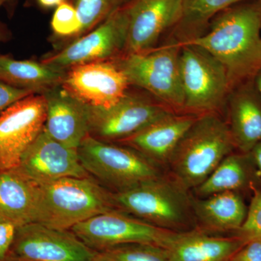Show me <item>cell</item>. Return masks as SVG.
<instances>
[{
	"label": "cell",
	"instance_id": "d6986e66",
	"mask_svg": "<svg viewBox=\"0 0 261 261\" xmlns=\"http://www.w3.org/2000/svg\"><path fill=\"white\" fill-rule=\"evenodd\" d=\"M39 185L17 168L0 171V219L17 228L35 222Z\"/></svg>",
	"mask_w": 261,
	"mask_h": 261
},
{
	"label": "cell",
	"instance_id": "603a6c76",
	"mask_svg": "<svg viewBox=\"0 0 261 261\" xmlns=\"http://www.w3.org/2000/svg\"><path fill=\"white\" fill-rule=\"evenodd\" d=\"M247 0H183V14L174 27L178 42L190 40L202 35L216 15Z\"/></svg>",
	"mask_w": 261,
	"mask_h": 261
},
{
	"label": "cell",
	"instance_id": "6da1fadb",
	"mask_svg": "<svg viewBox=\"0 0 261 261\" xmlns=\"http://www.w3.org/2000/svg\"><path fill=\"white\" fill-rule=\"evenodd\" d=\"M209 25L208 32L181 43L210 53L224 67L232 87L253 79L261 69V0L233 5Z\"/></svg>",
	"mask_w": 261,
	"mask_h": 261
},
{
	"label": "cell",
	"instance_id": "5b68a950",
	"mask_svg": "<svg viewBox=\"0 0 261 261\" xmlns=\"http://www.w3.org/2000/svg\"><path fill=\"white\" fill-rule=\"evenodd\" d=\"M180 51L177 41L145 53L123 54L112 61L130 86L145 89L171 107L183 109Z\"/></svg>",
	"mask_w": 261,
	"mask_h": 261
},
{
	"label": "cell",
	"instance_id": "277c9868",
	"mask_svg": "<svg viewBox=\"0 0 261 261\" xmlns=\"http://www.w3.org/2000/svg\"><path fill=\"white\" fill-rule=\"evenodd\" d=\"M77 152L87 172L103 187L114 190L113 192L161 177L152 161L127 146L87 135Z\"/></svg>",
	"mask_w": 261,
	"mask_h": 261
},
{
	"label": "cell",
	"instance_id": "e0dca14e",
	"mask_svg": "<svg viewBox=\"0 0 261 261\" xmlns=\"http://www.w3.org/2000/svg\"><path fill=\"white\" fill-rule=\"evenodd\" d=\"M197 118L169 111L117 144L138 151L152 162H168L180 140Z\"/></svg>",
	"mask_w": 261,
	"mask_h": 261
},
{
	"label": "cell",
	"instance_id": "ac0fdd59",
	"mask_svg": "<svg viewBox=\"0 0 261 261\" xmlns=\"http://www.w3.org/2000/svg\"><path fill=\"white\" fill-rule=\"evenodd\" d=\"M229 119L235 147L250 153L261 142V100L254 83L244 84L231 94Z\"/></svg>",
	"mask_w": 261,
	"mask_h": 261
},
{
	"label": "cell",
	"instance_id": "d590c367",
	"mask_svg": "<svg viewBox=\"0 0 261 261\" xmlns=\"http://www.w3.org/2000/svg\"><path fill=\"white\" fill-rule=\"evenodd\" d=\"M16 0H7V4H8L11 6L12 5L14 4Z\"/></svg>",
	"mask_w": 261,
	"mask_h": 261
},
{
	"label": "cell",
	"instance_id": "d6a6232c",
	"mask_svg": "<svg viewBox=\"0 0 261 261\" xmlns=\"http://www.w3.org/2000/svg\"><path fill=\"white\" fill-rule=\"evenodd\" d=\"M68 0H37L38 3L44 8H58Z\"/></svg>",
	"mask_w": 261,
	"mask_h": 261
},
{
	"label": "cell",
	"instance_id": "8fae6325",
	"mask_svg": "<svg viewBox=\"0 0 261 261\" xmlns=\"http://www.w3.org/2000/svg\"><path fill=\"white\" fill-rule=\"evenodd\" d=\"M94 252L70 230L31 223L17 228L6 257L22 261H89Z\"/></svg>",
	"mask_w": 261,
	"mask_h": 261
},
{
	"label": "cell",
	"instance_id": "7402d4cb",
	"mask_svg": "<svg viewBox=\"0 0 261 261\" xmlns=\"http://www.w3.org/2000/svg\"><path fill=\"white\" fill-rule=\"evenodd\" d=\"M196 216L208 231H233L243 225L247 209L235 191L220 192L193 202Z\"/></svg>",
	"mask_w": 261,
	"mask_h": 261
},
{
	"label": "cell",
	"instance_id": "5bb4252c",
	"mask_svg": "<svg viewBox=\"0 0 261 261\" xmlns=\"http://www.w3.org/2000/svg\"><path fill=\"white\" fill-rule=\"evenodd\" d=\"M126 8L124 54L142 53L153 49L163 33L177 25L183 14V0H130Z\"/></svg>",
	"mask_w": 261,
	"mask_h": 261
},
{
	"label": "cell",
	"instance_id": "4316f807",
	"mask_svg": "<svg viewBox=\"0 0 261 261\" xmlns=\"http://www.w3.org/2000/svg\"><path fill=\"white\" fill-rule=\"evenodd\" d=\"M252 196L246 218L243 225L232 232V237L245 243L252 240H261V190L250 184Z\"/></svg>",
	"mask_w": 261,
	"mask_h": 261
},
{
	"label": "cell",
	"instance_id": "cb8c5ba5",
	"mask_svg": "<svg viewBox=\"0 0 261 261\" xmlns=\"http://www.w3.org/2000/svg\"><path fill=\"white\" fill-rule=\"evenodd\" d=\"M248 182L245 159L238 154H228L205 181L195 190L197 195L206 197L214 194L236 191Z\"/></svg>",
	"mask_w": 261,
	"mask_h": 261
},
{
	"label": "cell",
	"instance_id": "ba28073f",
	"mask_svg": "<svg viewBox=\"0 0 261 261\" xmlns=\"http://www.w3.org/2000/svg\"><path fill=\"white\" fill-rule=\"evenodd\" d=\"M180 69L185 103L191 113H214L232 87L223 65L202 48L179 42Z\"/></svg>",
	"mask_w": 261,
	"mask_h": 261
},
{
	"label": "cell",
	"instance_id": "3957f363",
	"mask_svg": "<svg viewBox=\"0 0 261 261\" xmlns=\"http://www.w3.org/2000/svg\"><path fill=\"white\" fill-rule=\"evenodd\" d=\"M234 147L228 123L215 113L197 116L168 161L175 182L185 190L195 189Z\"/></svg>",
	"mask_w": 261,
	"mask_h": 261
},
{
	"label": "cell",
	"instance_id": "8d00e7d4",
	"mask_svg": "<svg viewBox=\"0 0 261 261\" xmlns=\"http://www.w3.org/2000/svg\"><path fill=\"white\" fill-rule=\"evenodd\" d=\"M6 3L7 0H0V8H1V7Z\"/></svg>",
	"mask_w": 261,
	"mask_h": 261
},
{
	"label": "cell",
	"instance_id": "836d02e7",
	"mask_svg": "<svg viewBox=\"0 0 261 261\" xmlns=\"http://www.w3.org/2000/svg\"><path fill=\"white\" fill-rule=\"evenodd\" d=\"M253 81L254 86H255V89H256L261 100V69L254 76Z\"/></svg>",
	"mask_w": 261,
	"mask_h": 261
},
{
	"label": "cell",
	"instance_id": "9c48e42d",
	"mask_svg": "<svg viewBox=\"0 0 261 261\" xmlns=\"http://www.w3.org/2000/svg\"><path fill=\"white\" fill-rule=\"evenodd\" d=\"M126 6L66 47L43 58L41 62L66 71L75 65L111 61L119 58L126 49L128 29Z\"/></svg>",
	"mask_w": 261,
	"mask_h": 261
},
{
	"label": "cell",
	"instance_id": "30bf717a",
	"mask_svg": "<svg viewBox=\"0 0 261 261\" xmlns=\"http://www.w3.org/2000/svg\"><path fill=\"white\" fill-rule=\"evenodd\" d=\"M42 94H32L0 113V171L17 168L45 125Z\"/></svg>",
	"mask_w": 261,
	"mask_h": 261
},
{
	"label": "cell",
	"instance_id": "7c38bea8",
	"mask_svg": "<svg viewBox=\"0 0 261 261\" xmlns=\"http://www.w3.org/2000/svg\"><path fill=\"white\" fill-rule=\"evenodd\" d=\"M87 108L89 135L113 143L135 135L171 111L162 105L128 92L112 107Z\"/></svg>",
	"mask_w": 261,
	"mask_h": 261
},
{
	"label": "cell",
	"instance_id": "52a82bcc",
	"mask_svg": "<svg viewBox=\"0 0 261 261\" xmlns=\"http://www.w3.org/2000/svg\"><path fill=\"white\" fill-rule=\"evenodd\" d=\"M185 191L176 182L160 177L112 195L118 211L159 227L179 231L188 213Z\"/></svg>",
	"mask_w": 261,
	"mask_h": 261
},
{
	"label": "cell",
	"instance_id": "ffe728a7",
	"mask_svg": "<svg viewBox=\"0 0 261 261\" xmlns=\"http://www.w3.org/2000/svg\"><path fill=\"white\" fill-rule=\"evenodd\" d=\"M235 238L209 235L203 230L184 231L171 247V261H230L245 245Z\"/></svg>",
	"mask_w": 261,
	"mask_h": 261
},
{
	"label": "cell",
	"instance_id": "8992f818",
	"mask_svg": "<svg viewBox=\"0 0 261 261\" xmlns=\"http://www.w3.org/2000/svg\"><path fill=\"white\" fill-rule=\"evenodd\" d=\"M70 231L94 251L126 244H145L171 250L184 232L159 227L118 210L90 218Z\"/></svg>",
	"mask_w": 261,
	"mask_h": 261
},
{
	"label": "cell",
	"instance_id": "7a4b0ae2",
	"mask_svg": "<svg viewBox=\"0 0 261 261\" xmlns=\"http://www.w3.org/2000/svg\"><path fill=\"white\" fill-rule=\"evenodd\" d=\"M118 210L112 192L94 178L66 177L39 185L35 222L70 230L82 221Z\"/></svg>",
	"mask_w": 261,
	"mask_h": 261
},
{
	"label": "cell",
	"instance_id": "83f0119b",
	"mask_svg": "<svg viewBox=\"0 0 261 261\" xmlns=\"http://www.w3.org/2000/svg\"><path fill=\"white\" fill-rule=\"evenodd\" d=\"M51 27L57 37L78 38L82 24L75 5L68 1L59 5L53 14Z\"/></svg>",
	"mask_w": 261,
	"mask_h": 261
},
{
	"label": "cell",
	"instance_id": "44dd1931",
	"mask_svg": "<svg viewBox=\"0 0 261 261\" xmlns=\"http://www.w3.org/2000/svg\"><path fill=\"white\" fill-rule=\"evenodd\" d=\"M65 71L56 69L42 62L15 60L0 55V82L11 87L42 94L61 85Z\"/></svg>",
	"mask_w": 261,
	"mask_h": 261
},
{
	"label": "cell",
	"instance_id": "4fadbf2b",
	"mask_svg": "<svg viewBox=\"0 0 261 261\" xmlns=\"http://www.w3.org/2000/svg\"><path fill=\"white\" fill-rule=\"evenodd\" d=\"M126 77L114 62L75 65L65 71L61 87L71 97L90 108H109L128 92Z\"/></svg>",
	"mask_w": 261,
	"mask_h": 261
},
{
	"label": "cell",
	"instance_id": "9a60e30c",
	"mask_svg": "<svg viewBox=\"0 0 261 261\" xmlns=\"http://www.w3.org/2000/svg\"><path fill=\"white\" fill-rule=\"evenodd\" d=\"M17 168L39 185L63 178L91 177L81 163L77 149L54 140L44 127Z\"/></svg>",
	"mask_w": 261,
	"mask_h": 261
},
{
	"label": "cell",
	"instance_id": "f546056e",
	"mask_svg": "<svg viewBox=\"0 0 261 261\" xmlns=\"http://www.w3.org/2000/svg\"><path fill=\"white\" fill-rule=\"evenodd\" d=\"M17 227L13 223L0 219V260H4L14 241Z\"/></svg>",
	"mask_w": 261,
	"mask_h": 261
},
{
	"label": "cell",
	"instance_id": "f1b7e54d",
	"mask_svg": "<svg viewBox=\"0 0 261 261\" xmlns=\"http://www.w3.org/2000/svg\"><path fill=\"white\" fill-rule=\"evenodd\" d=\"M32 94H35L0 82V113L14 103Z\"/></svg>",
	"mask_w": 261,
	"mask_h": 261
},
{
	"label": "cell",
	"instance_id": "484cf974",
	"mask_svg": "<svg viewBox=\"0 0 261 261\" xmlns=\"http://www.w3.org/2000/svg\"><path fill=\"white\" fill-rule=\"evenodd\" d=\"M130 1V0H75V9L82 24L79 37L93 30L117 11L124 8Z\"/></svg>",
	"mask_w": 261,
	"mask_h": 261
},
{
	"label": "cell",
	"instance_id": "2e32d148",
	"mask_svg": "<svg viewBox=\"0 0 261 261\" xmlns=\"http://www.w3.org/2000/svg\"><path fill=\"white\" fill-rule=\"evenodd\" d=\"M42 94L47 108L44 128L62 145L78 149L89 135L87 106L67 93L61 85Z\"/></svg>",
	"mask_w": 261,
	"mask_h": 261
},
{
	"label": "cell",
	"instance_id": "e575fe53",
	"mask_svg": "<svg viewBox=\"0 0 261 261\" xmlns=\"http://www.w3.org/2000/svg\"><path fill=\"white\" fill-rule=\"evenodd\" d=\"M0 261H22V260H16V259L10 258V257H5L4 260H0Z\"/></svg>",
	"mask_w": 261,
	"mask_h": 261
},
{
	"label": "cell",
	"instance_id": "74e56055",
	"mask_svg": "<svg viewBox=\"0 0 261 261\" xmlns=\"http://www.w3.org/2000/svg\"><path fill=\"white\" fill-rule=\"evenodd\" d=\"M69 1H70V3H75V0H69Z\"/></svg>",
	"mask_w": 261,
	"mask_h": 261
},
{
	"label": "cell",
	"instance_id": "1f68e13d",
	"mask_svg": "<svg viewBox=\"0 0 261 261\" xmlns=\"http://www.w3.org/2000/svg\"><path fill=\"white\" fill-rule=\"evenodd\" d=\"M249 154L251 155L252 160L256 164L261 176V142L255 145L254 148L252 149L251 152Z\"/></svg>",
	"mask_w": 261,
	"mask_h": 261
},
{
	"label": "cell",
	"instance_id": "4dcf8cb0",
	"mask_svg": "<svg viewBox=\"0 0 261 261\" xmlns=\"http://www.w3.org/2000/svg\"><path fill=\"white\" fill-rule=\"evenodd\" d=\"M230 261H261V240H252L245 244Z\"/></svg>",
	"mask_w": 261,
	"mask_h": 261
},
{
	"label": "cell",
	"instance_id": "d4e9b609",
	"mask_svg": "<svg viewBox=\"0 0 261 261\" xmlns=\"http://www.w3.org/2000/svg\"><path fill=\"white\" fill-rule=\"evenodd\" d=\"M89 261H171L168 249L145 245L126 244L94 251Z\"/></svg>",
	"mask_w": 261,
	"mask_h": 261
}]
</instances>
